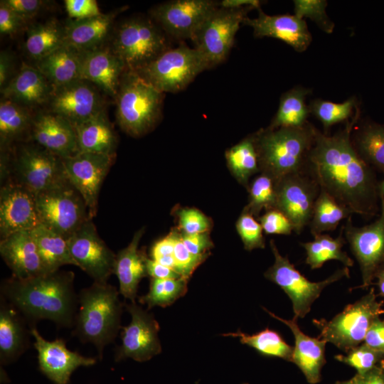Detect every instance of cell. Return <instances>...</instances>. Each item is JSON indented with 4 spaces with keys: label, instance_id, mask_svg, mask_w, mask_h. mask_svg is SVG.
Instances as JSON below:
<instances>
[{
    "label": "cell",
    "instance_id": "obj_1",
    "mask_svg": "<svg viewBox=\"0 0 384 384\" xmlns=\"http://www.w3.org/2000/svg\"><path fill=\"white\" fill-rule=\"evenodd\" d=\"M358 110L344 129L334 135L314 127V140L306 170L321 190L332 196L353 214L364 217L379 212V183L371 167L358 154L351 142Z\"/></svg>",
    "mask_w": 384,
    "mask_h": 384
},
{
    "label": "cell",
    "instance_id": "obj_2",
    "mask_svg": "<svg viewBox=\"0 0 384 384\" xmlns=\"http://www.w3.org/2000/svg\"><path fill=\"white\" fill-rule=\"evenodd\" d=\"M74 273L58 270L26 279L2 280L0 297L11 304L31 328L49 320L60 328L73 329L78 309Z\"/></svg>",
    "mask_w": 384,
    "mask_h": 384
},
{
    "label": "cell",
    "instance_id": "obj_3",
    "mask_svg": "<svg viewBox=\"0 0 384 384\" xmlns=\"http://www.w3.org/2000/svg\"><path fill=\"white\" fill-rule=\"evenodd\" d=\"M119 294V289L107 282H94L78 294V309L72 334L82 343L93 344L100 359L122 329L123 304Z\"/></svg>",
    "mask_w": 384,
    "mask_h": 384
},
{
    "label": "cell",
    "instance_id": "obj_4",
    "mask_svg": "<svg viewBox=\"0 0 384 384\" xmlns=\"http://www.w3.org/2000/svg\"><path fill=\"white\" fill-rule=\"evenodd\" d=\"M314 126L310 123L297 128L262 129L253 135L260 171L279 181L306 170L314 144Z\"/></svg>",
    "mask_w": 384,
    "mask_h": 384
},
{
    "label": "cell",
    "instance_id": "obj_5",
    "mask_svg": "<svg viewBox=\"0 0 384 384\" xmlns=\"http://www.w3.org/2000/svg\"><path fill=\"white\" fill-rule=\"evenodd\" d=\"M126 71L117 95V119L124 132L139 137L156 123L161 113L163 92L137 73Z\"/></svg>",
    "mask_w": 384,
    "mask_h": 384
},
{
    "label": "cell",
    "instance_id": "obj_6",
    "mask_svg": "<svg viewBox=\"0 0 384 384\" xmlns=\"http://www.w3.org/2000/svg\"><path fill=\"white\" fill-rule=\"evenodd\" d=\"M383 302H378L373 289L356 302L347 305L332 319L314 320L320 331L319 338L347 353L364 341L375 320L384 314Z\"/></svg>",
    "mask_w": 384,
    "mask_h": 384
},
{
    "label": "cell",
    "instance_id": "obj_7",
    "mask_svg": "<svg viewBox=\"0 0 384 384\" xmlns=\"http://www.w3.org/2000/svg\"><path fill=\"white\" fill-rule=\"evenodd\" d=\"M169 49L162 29L150 19L125 21L115 32L112 50L126 70L138 71Z\"/></svg>",
    "mask_w": 384,
    "mask_h": 384
},
{
    "label": "cell",
    "instance_id": "obj_8",
    "mask_svg": "<svg viewBox=\"0 0 384 384\" xmlns=\"http://www.w3.org/2000/svg\"><path fill=\"white\" fill-rule=\"evenodd\" d=\"M208 68V62L197 49L183 44L167 49L134 72L164 93L182 90Z\"/></svg>",
    "mask_w": 384,
    "mask_h": 384
},
{
    "label": "cell",
    "instance_id": "obj_9",
    "mask_svg": "<svg viewBox=\"0 0 384 384\" xmlns=\"http://www.w3.org/2000/svg\"><path fill=\"white\" fill-rule=\"evenodd\" d=\"M13 182L33 194L50 190L68 182L60 157L36 144H21L9 165Z\"/></svg>",
    "mask_w": 384,
    "mask_h": 384
},
{
    "label": "cell",
    "instance_id": "obj_10",
    "mask_svg": "<svg viewBox=\"0 0 384 384\" xmlns=\"http://www.w3.org/2000/svg\"><path fill=\"white\" fill-rule=\"evenodd\" d=\"M274 257V264L265 272V277L277 284L289 297L292 303L296 318H304L311 310L313 303L323 289L331 284L349 277V269L344 267L336 270L326 279L311 282L302 275L288 257L282 256L273 240L270 242Z\"/></svg>",
    "mask_w": 384,
    "mask_h": 384
},
{
    "label": "cell",
    "instance_id": "obj_11",
    "mask_svg": "<svg viewBox=\"0 0 384 384\" xmlns=\"http://www.w3.org/2000/svg\"><path fill=\"white\" fill-rule=\"evenodd\" d=\"M36 203L41 223L66 238L90 218L82 196L69 181L36 195Z\"/></svg>",
    "mask_w": 384,
    "mask_h": 384
},
{
    "label": "cell",
    "instance_id": "obj_12",
    "mask_svg": "<svg viewBox=\"0 0 384 384\" xmlns=\"http://www.w3.org/2000/svg\"><path fill=\"white\" fill-rule=\"evenodd\" d=\"M254 8L218 7L202 23L191 41L209 67L223 63L229 55L240 24Z\"/></svg>",
    "mask_w": 384,
    "mask_h": 384
},
{
    "label": "cell",
    "instance_id": "obj_13",
    "mask_svg": "<svg viewBox=\"0 0 384 384\" xmlns=\"http://www.w3.org/2000/svg\"><path fill=\"white\" fill-rule=\"evenodd\" d=\"M380 213L375 221L356 227L351 216L343 225L346 239L360 266L363 283L359 287L362 288L372 284L377 272L384 267V196L380 193Z\"/></svg>",
    "mask_w": 384,
    "mask_h": 384
},
{
    "label": "cell",
    "instance_id": "obj_14",
    "mask_svg": "<svg viewBox=\"0 0 384 384\" xmlns=\"http://www.w3.org/2000/svg\"><path fill=\"white\" fill-rule=\"evenodd\" d=\"M68 240L76 267L94 282H106L114 274L116 255L99 236L92 219L85 222Z\"/></svg>",
    "mask_w": 384,
    "mask_h": 384
},
{
    "label": "cell",
    "instance_id": "obj_15",
    "mask_svg": "<svg viewBox=\"0 0 384 384\" xmlns=\"http://www.w3.org/2000/svg\"><path fill=\"white\" fill-rule=\"evenodd\" d=\"M115 154L78 152L62 159L67 178L82 196L93 218L97 210L98 198Z\"/></svg>",
    "mask_w": 384,
    "mask_h": 384
},
{
    "label": "cell",
    "instance_id": "obj_16",
    "mask_svg": "<svg viewBox=\"0 0 384 384\" xmlns=\"http://www.w3.org/2000/svg\"><path fill=\"white\" fill-rule=\"evenodd\" d=\"M219 7L213 0H173L151 9L156 24L170 36L191 40L206 19Z\"/></svg>",
    "mask_w": 384,
    "mask_h": 384
},
{
    "label": "cell",
    "instance_id": "obj_17",
    "mask_svg": "<svg viewBox=\"0 0 384 384\" xmlns=\"http://www.w3.org/2000/svg\"><path fill=\"white\" fill-rule=\"evenodd\" d=\"M132 321L122 326L121 344L114 351V360L132 358L139 362L148 361L161 351L158 336L159 326L154 316L135 303L126 304Z\"/></svg>",
    "mask_w": 384,
    "mask_h": 384
},
{
    "label": "cell",
    "instance_id": "obj_18",
    "mask_svg": "<svg viewBox=\"0 0 384 384\" xmlns=\"http://www.w3.org/2000/svg\"><path fill=\"white\" fill-rule=\"evenodd\" d=\"M319 191V185L306 170L278 181L276 208L289 218L297 234L309 225Z\"/></svg>",
    "mask_w": 384,
    "mask_h": 384
},
{
    "label": "cell",
    "instance_id": "obj_19",
    "mask_svg": "<svg viewBox=\"0 0 384 384\" xmlns=\"http://www.w3.org/2000/svg\"><path fill=\"white\" fill-rule=\"evenodd\" d=\"M31 334L34 338L33 346L38 353V362L41 372L55 384H68L71 374L80 366H91L97 358L80 355L67 348L63 338L53 341L45 339L36 327Z\"/></svg>",
    "mask_w": 384,
    "mask_h": 384
},
{
    "label": "cell",
    "instance_id": "obj_20",
    "mask_svg": "<svg viewBox=\"0 0 384 384\" xmlns=\"http://www.w3.org/2000/svg\"><path fill=\"white\" fill-rule=\"evenodd\" d=\"M40 223L35 194L13 182H7L1 186V239L16 232L32 230Z\"/></svg>",
    "mask_w": 384,
    "mask_h": 384
},
{
    "label": "cell",
    "instance_id": "obj_21",
    "mask_svg": "<svg viewBox=\"0 0 384 384\" xmlns=\"http://www.w3.org/2000/svg\"><path fill=\"white\" fill-rule=\"evenodd\" d=\"M50 100L51 112L65 118L73 126L102 111L97 90L84 80L53 88Z\"/></svg>",
    "mask_w": 384,
    "mask_h": 384
},
{
    "label": "cell",
    "instance_id": "obj_22",
    "mask_svg": "<svg viewBox=\"0 0 384 384\" xmlns=\"http://www.w3.org/2000/svg\"><path fill=\"white\" fill-rule=\"evenodd\" d=\"M257 11L256 18L246 16L242 22L252 28L255 37L281 40L299 53L308 48L312 36L303 18L290 14L268 15L261 8Z\"/></svg>",
    "mask_w": 384,
    "mask_h": 384
},
{
    "label": "cell",
    "instance_id": "obj_23",
    "mask_svg": "<svg viewBox=\"0 0 384 384\" xmlns=\"http://www.w3.org/2000/svg\"><path fill=\"white\" fill-rule=\"evenodd\" d=\"M0 254L12 276L26 279L48 273L31 230H22L1 239Z\"/></svg>",
    "mask_w": 384,
    "mask_h": 384
},
{
    "label": "cell",
    "instance_id": "obj_24",
    "mask_svg": "<svg viewBox=\"0 0 384 384\" xmlns=\"http://www.w3.org/2000/svg\"><path fill=\"white\" fill-rule=\"evenodd\" d=\"M30 134L35 144L61 159L78 152L73 124L53 112L33 118Z\"/></svg>",
    "mask_w": 384,
    "mask_h": 384
},
{
    "label": "cell",
    "instance_id": "obj_25",
    "mask_svg": "<svg viewBox=\"0 0 384 384\" xmlns=\"http://www.w3.org/2000/svg\"><path fill=\"white\" fill-rule=\"evenodd\" d=\"M125 70L112 50L98 48L82 52L81 79L96 85L111 97H117Z\"/></svg>",
    "mask_w": 384,
    "mask_h": 384
},
{
    "label": "cell",
    "instance_id": "obj_26",
    "mask_svg": "<svg viewBox=\"0 0 384 384\" xmlns=\"http://www.w3.org/2000/svg\"><path fill=\"white\" fill-rule=\"evenodd\" d=\"M272 317L287 326L294 337V347L291 362L296 364L305 375L307 381L311 384L320 380L321 370L324 365L325 348L326 341L305 334L299 327L297 318L284 319L263 308Z\"/></svg>",
    "mask_w": 384,
    "mask_h": 384
},
{
    "label": "cell",
    "instance_id": "obj_27",
    "mask_svg": "<svg viewBox=\"0 0 384 384\" xmlns=\"http://www.w3.org/2000/svg\"><path fill=\"white\" fill-rule=\"evenodd\" d=\"M31 326L23 316L0 297V363L16 361L30 346Z\"/></svg>",
    "mask_w": 384,
    "mask_h": 384
},
{
    "label": "cell",
    "instance_id": "obj_28",
    "mask_svg": "<svg viewBox=\"0 0 384 384\" xmlns=\"http://www.w3.org/2000/svg\"><path fill=\"white\" fill-rule=\"evenodd\" d=\"M144 228L137 231L130 243L116 254L114 274L119 281V292L132 303L137 297L140 281L147 276L146 255L139 249Z\"/></svg>",
    "mask_w": 384,
    "mask_h": 384
},
{
    "label": "cell",
    "instance_id": "obj_29",
    "mask_svg": "<svg viewBox=\"0 0 384 384\" xmlns=\"http://www.w3.org/2000/svg\"><path fill=\"white\" fill-rule=\"evenodd\" d=\"M53 90V85L38 68L23 65L1 93L5 99L32 107L50 100Z\"/></svg>",
    "mask_w": 384,
    "mask_h": 384
},
{
    "label": "cell",
    "instance_id": "obj_30",
    "mask_svg": "<svg viewBox=\"0 0 384 384\" xmlns=\"http://www.w3.org/2000/svg\"><path fill=\"white\" fill-rule=\"evenodd\" d=\"M117 13L70 21L65 27V44L80 52L98 48L107 37Z\"/></svg>",
    "mask_w": 384,
    "mask_h": 384
},
{
    "label": "cell",
    "instance_id": "obj_31",
    "mask_svg": "<svg viewBox=\"0 0 384 384\" xmlns=\"http://www.w3.org/2000/svg\"><path fill=\"white\" fill-rule=\"evenodd\" d=\"M81 58L82 52L65 44L38 60L37 68L55 88L82 80Z\"/></svg>",
    "mask_w": 384,
    "mask_h": 384
},
{
    "label": "cell",
    "instance_id": "obj_32",
    "mask_svg": "<svg viewBox=\"0 0 384 384\" xmlns=\"http://www.w3.org/2000/svg\"><path fill=\"white\" fill-rule=\"evenodd\" d=\"M73 127L78 152L115 154L116 136L102 111Z\"/></svg>",
    "mask_w": 384,
    "mask_h": 384
},
{
    "label": "cell",
    "instance_id": "obj_33",
    "mask_svg": "<svg viewBox=\"0 0 384 384\" xmlns=\"http://www.w3.org/2000/svg\"><path fill=\"white\" fill-rule=\"evenodd\" d=\"M31 231L48 273L56 272L63 265L76 266L70 252L68 238L41 223Z\"/></svg>",
    "mask_w": 384,
    "mask_h": 384
},
{
    "label": "cell",
    "instance_id": "obj_34",
    "mask_svg": "<svg viewBox=\"0 0 384 384\" xmlns=\"http://www.w3.org/2000/svg\"><path fill=\"white\" fill-rule=\"evenodd\" d=\"M343 226H342L338 236L332 238L328 234H319L314 236L313 241L301 242L300 245L306 251V263L312 270L319 269L327 261L338 260L343 264L344 267H352L353 260L348 254L342 250L346 243L343 236Z\"/></svg>",
    "mask_w": 384,
    "mask_h": 384
},
{
    "label": "cell",
    "instance_id": "obj_35",
    "mask_svg": "<svg viewBox=\"0 0 384 384\" xmlns=\"http://www.w3.org/2000/svg\"><path fill=\"white\" fill-rule=\"evenodd\" d=\"M310 90L298 87L284 92L279 101L278 110L272 119L270 129L297 128L306 125L310 114L309 106L305 102Z\"/></svg>",
    "mask_w": 384,
    "mask_h": 384
},
{
    "label": "cell",
    "instance_id": "obj_36",
    "mask_svg": "<svg viewBox=\"0 0 384 384\" xmlns=\"http://www.w3.org/2000/svg\"><path fill=\"white\" fill-rule=\"evenodd\" d=\"M63 45L65 28L55 21H50L28 30L25 50L31 58L38 61Z\"/></svg>",
    "mask_w": 384,
    "mask_h": 384
},
{
    "label": "cell",
    "instance_id": "obj_37",
    "mask_svg": "<svg viewBox=\"0 0 384 384\" xmlns=\"http://www.w3.org/2000/svg\"><path fill=\"white\" fill-rule=\"evenodd\" d=\"M228 166L236 180L248 188L250 177L260 171L258 154L253 135L225 151Z\"/></svg>",
    "mask_w": 384,
    "mask_h": 384
},
{
    "label": "cell",
    "instance_id": "obj_38",
    "mask_svg": "<svg viewBox=\"0 0 384 384\" xmlns=\"http://www.w3.org/2000/svg\"><path fill=\"white\" fill-rule=\"evenodd\" d=\"M33 119L26 107L4 98L0 103L1 148L5 149L24 134L31 132Z\"/></svg>",
    "mask_w": 384,
    "mask_h": 384
},
{
    "label": "cell",
    "instance_id": "obj_39",
    "mask_svg": "<svg viewBox=\"0 0 384 384\" xmlns=\"http://www.w3.org/2000/svg\"><path fill=\"white\" fill-rule=\"evenodd\" d=\"M353 213L340 204L332 196L320 189L314 203L309 223L313 236L336 230L343 219L352 216Z\"/></svg>",
    "mask_w": 384,
    "mask_h": 384
},
{
    "label": "cell",
    "instance_id": "obj_40",
    "mask_svg": "<svg viewBox=\"0 0 384 384\" xmlns=\"http://www.w3.org/2000/svg\"><path fill=\"white\" fill-rule=\"evenodd\" d=\"M351 142L360 157L370 167L384 173V126L367 124L353 136Z\"/></svg>",
    "mask_w": 384,
    "mask_h": 384
},
{
    "label": "cell",
    "instance_id": "obj_41",
    "mask_svg": "<svg viewBox=\"0 0 384 384\" xmlns=\"http://www.w3.org/2000/svg\"><path fill=\"white\" fill-rule=\"evenodd\" d=\"M223 336L238 337L241 343L255 348L262 355L291 361L293 347L287 344L279 334L268 328L251 335L239 330Z\"/></svg>",
    "mask_w": 384,
    "mask_h": 384
},
{
    "label": "cell",
    "instance_id": "obj_42",
    "mask_svg": "<svg viewBox=\"0 0 384 384\" xmlns=\"http://www.w3.org/2000/svg\"><path fill=\"white\" fill-rule=\"evenodd\" d=\"M278 181L262 173L248 186V203L243 210L258 217L262 210L276 208Z\"/></svg>",
    "mask_w": 384,
    "mask_h": 384
},
{
    "label": "cell",
    "instance_id": "obj_43",
    "mask_svg": "<svg viewBox=\"0 0 384 384\" xmlns=\"http://www.w3.org/2000/svg\"><path fill=\"white\" fill-rule=\"evenodd\" d=\"M188 279L151 278L147 294L139 297V302L146 304L149 309L154 306L166 307L183 296L187 291Z\"/></svg>",
    "mask_w": 384,
    "mask_h": 384
},
{
    "label": "cell",
    "instance_id": "obj_44",
    "mask_svg": "<svg viewBox=\"0 0 384 384\" xmlns=\"http://www.w3.org/2000/svg\"><path fill=\"white\" fill-rule=\"evenodd\" d=\"M311 113L327 131L331 127L352 118L354 110L358 108L354 97L341 103L316 99L309 106Z\"/></svg>",
    "mask_w": 384,
    "mask_h": 384
},
{
    "label": "cell",
    "instance_id": "obj_45",
    "mask_svg": "<svg viewBox=\"0 0 384 384\" xmlns=\"http://www.w3.org/2000/svg\"><path fill=\"white\" fill-rule=\"evenodd\" d=\"M294 15L300 18H309L314 21L325 33H331L335 27L334 23L326 12L327 1L325 0H295Z\"/></svg>",
    "mask_w": 384,
    "mask_h": 384
},
{
    "label": "cell",
    "instance_id": "obj_46",
    "mask_svg": "<svg viewBox=\"0 0 384 384\" xmlns=\"http://www.w3.org/2000/svg\"><path fill=\"white\" fill-rule=\"evenodd\" d=\"M383 358L382 353L368 347L364 343L347 352L346 356H335L338 361L354 368L358 374H364L369 371Z\"/></svg>",
    "mask_w": 384,
    "mask_h": 384
},
{
    "label": "cell",
    "instance_id": "obj_47",
    "mask_svg": "<svg viewBox=\"0 0 384 384\" xmlns=\"http://www.w3.org/2000/svg\"><path fill=\"white\" fill-rule=\"evenodd\" d=\"M236 230L244 247L248 251L265 247L263 229L255 217L243 210L236 222Z\"/></svg>",
    "mask_w": 384,
    "mask_h": 384
},
{
    "label": "cell",
    "instance_id": "obj_48",
    "mask_svg": "<svg viewBox=\"0 0 384 384\" xmlns=\"http://www.w3.org/2000/svg\"><path fill=\"white\" fill-rule=\"evenodd\" d=\"M208 255L209 253L196 255L190 252L181 240V231L177 229L173 257L175 262V272L181 277L188 279Z\"/></svg>",
    "mask_w": 384,
    "mask_h": 384
},
{
    "label": "cell",
    "instance_id": "obj_49",
    "mask_svg": "<svg viewBox=\"0 0 384 384\" xmlns=\"http://www.w3.org/2000/svg\"><path fill=\"white\" fill-rule=\"evenodd\" d=\"M176 215L179 230L186 234H196L208 232L212 228V220L209 217L194 208H179Z\"/></svg>",
    "mask_w": 384,
    "mask_h": 384
},
{
    "label": "cell",
    "instance_id": "obj_50",
    "mask_svg": "<svg viewBox=\"0 0 384 384\" xmlns=\"http://www.w3.org/2000/svg\"><path fill=\"white\" fill-rule=\"evenodd\" d=\"M258 219L266 234L290 235L294 231L291 220L277 208L265 211Z\"/></svg>",
    "mask_w": 384,
    "mask_h": 384
},
{
    "label": "cell",
    "instance_id": "obj_51",
    "mask_svg": "<svg viewBox=\"0 0 384 384\" xmlns=\"http://www.w3.org/2000/svg\"><path fill=\"white\" fill-rule=\"evenodd\" d=\"M177 229L172 230L168 235L156 241L150 250V258L175 271L173 257Z\"/></svg>",
    "mask_w": 384,
    "mask_h": 384
},
{
    "label": "cell",
    "instance_id": "obj_52",
    "mask_svg": "<svg viewBox=\"0 0 384 384\" xmlns=\"http://www.w3.org/2000/svg\"><path fill=\"white\" fill-rule=\"evenodd\" d=\"M64 2L67 13L75 20L85 19L102 14L95 0H65Z\"/></svg>",
    "mask_w": 384,
    "mask_h": 384
},
{
    "label": "cell",
    "instance_id": "obj_53",
    "mask_svg": "<svg viewBox=\"0 0 384 384\" xmlns=\"http://www.w3.org/2000/svg\"><path fill=\"white\" fill-rule=\"evenodd\" d=\"M181 238L188 250L196 255L208 254V250L214 246L208 232L196 234L181 232Z\"/></svg>",
    "mask_w": 384,
    "mask_h": 384
},
{
    "label": "cell",
    "instance_id": "obj_54",
    "mask_svg": "<svg viewBox=\"0 0 384 384\" xmlns=\"http://www.w3.org/2000/svg\"><path fill=\"white\" fill-rule=\"evenodd\" d=\"M25 20L8 6L4 1L0 4V33L3 35L15 34Z\"/></svg>",
    "mask_w": 384,
    "mask_h": 384
},
{
    "label": "cell",
    "instance_id": "obj_55",
    "mask_svg": "<svg viewBox=\"0 0 384 384\" xmlns=\"http://www.w3.org/2000/svg\"><path fill=\"white\" fill-rule=\"evenodd\" d=\"M364 343L384 356V319L378 318L368 329Z\"/></svg>",
    "mask_w": 384,
    "mask_h": 384
},
{
    "label": "cell",
    "instance_id": "obj_56",
    "mask_svg": "<svg viewBox=\"0 0 384 384\" xmlns=\"http://www.w3.org/2000/svg\"><path fill=\"white\" fill-rule=\"evenodd\" d=\"M5 4L24 20L36 15L43 7L41 0H4Z\"/></svg>",
    "mask_w": 384,
    "mask_h": 384
},
{
    "label": "cell",
    "instance_id": "obj_57",
    "mask_svg": "<svg viewBox=\"0 0 384 384\" xmlns=\"http://www.w3.org/2000/svg\"><path fill=\"white\" fill-rule=\"evenodd\" d=\"M146 268L147 275L154 279H177L181 277L172 269L156 262L150 257L146 259Z\"/></svg>",
    "mask_w": 384,
    "mask_h": 384
},
{
    "label": "cell",
    "instance_id": "obj_58",
    "mask_svg": "<svg viewBox=\"0 0 384 384\" xmlns=\"http://www.w3.org/2000/svg\"><path fill=\"white\" fill-rule=\"evenodd\" d=\"M353 380L355 384H384V370L376 366L364 374L357 373Z\"/></svg>",
    "mask_w": 384,
    "mask_h": 384
},
{
    "label": "cell",
    "instance_id": "obj_59",
    "mask_svg": "<svg viewBox=\"0 0 384 384\" xmlns=\"http://www.w3.org/2000/svg\"><path fill=\"white\" fill-rule=\"evenodd\" d=\"M12 60L9 53L1 51L0 54V87L3 89L6 85L11 71Z\"/></svg>",
    "mask_w": 384,
    "mask_h": 384
},
{
    "label": "cell",
    "instance_id": "obj_60",
    "mask_svg": "<svg viewBox=\"0 0 384 384\" xmlns=\"http://www.w3.org/2000/svg\"><path fill=\"white\" fill-rule=\"evenodd\" d=\"M261 2L258 0H223L219 1V6L227 9H240L250 6L258 9Z\"/></svg>",
    "mask_w": 384,
    "mask_h": 384
},
{
    "label": "cell",
    "instance_id": "obj_61",
    "mask_svg": "<svg viewBox=\"0 0 384 384\" xmlns=\"http://www.w3.org/2000/svg\"><path fill=\"white\" fill-rule=\"evenodd\" d=\"M375 278L378 279L377 284L383 296H384V267H383L376 274Z\"/></svg>",
    "mask_w": 384,
    "mask_h": 384
},
{
    "label": "cell",
    "instance_id": "obj_62",
    "mask_svg": "<svg viewBox=\"0 0 384 384\" xmlns=\"http://www.w3.org/2000/svg\"><path fill=\"white\" fill-rule=\"evenodd\" d=\"M379 192L384 196V180L379 183Z\"/></svg>",
    "mask_w": 384,
    "mask_h": 384
},
{
    "label": "cell",
    "instance_id": "obj_63",
    "mask_svg": "<svg viewBox=\"0 0 384 384\" xmlns=\"http://www.w3.org/2000/svg\"><path fill=\"white\" fill-rule=\"evenodd\" d=\"M336 384H355L353 378L348 380V381H343V382H339V383H337Z\"/></svg>",
    "mask_w": 384,
    "mask_h": 384
},
{
    "label": "cell",
    "instance_id": "obj_64",
    "mask_svg": "<svg viewBox=\"0 0 384 384\" xmlns=\"http://www.w3.org/2000/svg\"><path fill=\"white\" fill-rule=\"evenodd\" d=\"M380 366L383 368L384 370V358L380 361Z\"/></svg>",
    "mask_w": 384,
    "mask_h": 384
}]
</instances>
